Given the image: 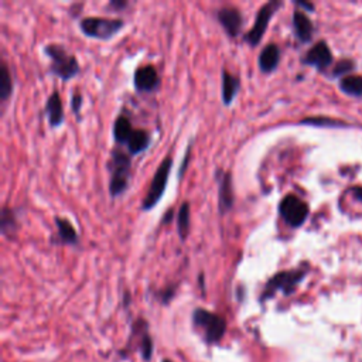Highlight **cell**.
<instances>
[{
    "instance_id": "cell-1",
    "label": "cell",
    "mask_w": 362,
    "mask_h": 362,
    "mask_svg": "<svg viewBox=\"0 0 362 362\" xmlns=\"http://www.w3.org/2000/svg\"><path fill=\"white\" fill-rule=\"evenodd\" d=\"M44 52L49 58V71L55 76L68 81L79 74L78 59L72 54H68L59 44H48Z\"/></svg>"
},
{
    "instance_id": "cell-2",
    "label": "cell",
    "mask_w": 362,
    "mask_h": 362,
    "mask_svg": "<svg viewBox=\"0 0 362 362\" xmlns=\"http://www.w3.org/2000/svg\"><path fill=\"white\" fill-rule=\"evenodd\" d=\"M192 322L197 329L201 331L206 344L219 342L226 331L225 320L205 308H195L192 313Z\"/></svg>"
},
{
    "instance_id": "cell-3",
    "label": "cell",
    "mask_w": 362,
    "mask_h": 362,
    "mask_svg": "<svg viewBox=\"0 0 362 362\" xmlns=\"http://www.w3.org/2000/svg\"><path fill=\"white\" fill-rule=\"evenodd\" d=\"M130 177V157L120 148L112 151L110 158V182L109 192L112 197L122 195L129 185Z\"/></svg>"
},
{
    "instance_id": "cell-4",
    "label": "cell",
    "mask_w": 362,
    "mask_h": 362,
    "mask_svg": "<svg viewBox=\"0 0 362 362\" xmlns=\"http://www.w3.org/2000/svg\"><path fill=\"white\" fill-rule=\"evenodd\" d=\"M304 276H305V272L300 270V269L284 270V272L276 273L264 284V287L260 293V301L263 303V301L272 298L277 291H281L286 296L291 294L296 290V287L298 286V283L304 279Z\"/></svg>"
},
{
    "instance_id": "cell-5",
    "label": "cell",
    "mask_w": 362,
    "mask_h": 362,
    "mask_svg": "<svg viewBox=\"0 0 362 362\" xmlns=\"http://www.w3.org/2000/svg\"><path fill=\"white\" fill-rule=\"evenodd\" d=\"M79 27L86 37L106 41L113 38L124 27V21L120 18L86 17L81 20Z\"/></svg>"
},
{
    "instance_id": "cell-6",
    "label": "cell",
    "mask_w": 362,
    "mask_h": 362,
    "mask_svg": "<svg viewBox=\"0 0 362 362\" xmlns=\"http://www.w3.org/2000/svg\"><path fill=\"white\" fill-rule=\"evenodd\" d=\"M173 167V158L171 156H167L160 165L157 167L154 177L150 182V187L147 189V194L141 202V209L143 211H148L153 209L156 206V204L161 199L165 188H167V182H168V175Z\"/></svg>"
},
{
    "instance_id": "cell-7",
    "label": "cell",
    "mask_w": 362,
    "mask_h": 362,
    "mask_svg": "<svg viewBox=\"0 0 362 362\" xmlns=\"http://www.w3.org/2000/svg\"><path fill=\"white\" fill-rule=\"evenodd\" d=\"M308 211H310L308 205L293 194L286 195L279 204L280 216L287 225L293 228H298L305 222L308 216Z\"/></svg>"
},
{
    "instance_id": "cell-8",
    "label": "cell",
    "mask_w": 362,
    "mask_h": 362,
    "mask_svg": "<svg viewBox=\"0 0 362 362\" xmlns=\"http://www.w3.org/2000/svg\"><path fill=\"white\" fill-rule=\"evenodd\" d=\"M280 6H281V1H279V0H272V1H267L266 4H263V6L257 10V14H256L253 27H252V28L245 34V37H243V40H245L249 45L256 47V45L262 41V38H263V35H264V33H266V30H267V25H269L270 18L274 16V13L277 11V8H279Z\"/></svg>"
},
{
    "instance_id": "cell-9",
    "label": "cell",
    "mask_w": 362,
    "mask_h": 362,
    "mask_svg": "<svg viewBox=\"0 0 362 362\" xmlns=\"http://www.w3.org/2000/svg\"><path fill=\"white\" fill-rule=\"evenodd\" d=\"M218 182V209L222 215L229 212L235 202L233 187H232V175L229 171L218 170L215 174Z\"/></svg>"
},
{
    "instance_id": "cell-10",
    "label": "cell",
    "mask_w": 362,
    "mask_h": 362,
    "mask_svg": "<svg viewBox=\"0 0 362 362\" xmlns=\"http://www.w3.org/2000/svg\"><path fill=\"white\" fill-rule=\"evenodd\" d=\"M218 21L222 25V28L225 30V33L235 38L240 34L242 31V25H243V17L239 8L232 7V6H226L218 10L216 13Z\"/></svg>"
},
{
    "instance_id": "cell-11",
    "label": "cell",
    "mask_w": 362,
    "mask_h": 362,
    "mask_svg": "<svg viewBox=\"0 0 362 362\" xmlns=\"http://www.w3.org/2000/svg\"><path fill=\"white\" fill-rule=\"evenodd\" d=\"M158 86V74L153 65H143L134 72V88L140 92H151Z\"/></svg>"
},
{
    "instance_id": "cell-12",
    "label": "cell",
    "mask_w": 362,
    "mask_h": 362,
    "mask_svg": "<svg viewBox=\"0 0 362 362\" xmlns=\"http://www.w3.org/2000/svg\"><path fill=\"white\" fill-rule=\"evenodd\" d=\"M304 62L313 66H317L318 69L327 68L332 62V55L328 48V45L324 41L317 42L304 57Z\"/></svg>"
},
{
    "instance_id": "cell-13",
    "label": "cell",
    "mask_w": 362,
    "mask_h": 362,
    "mask_svg": "<svg viewBox=\"0 0 362 362\" xmlns=\"http://www.w3.org/2000/svg\"><path fill=\"white\" fill-rule=\"evenodd\" d=\"M280 62V48L276 44H267L259 54V69L263 74L273 72Z\"/></svg>"
},
{
    "instance_id": "cell-14",
    "label": "cell",
    "mask_w": 362,
    "mask_h": 362,
    "mask_svg": "<svg viewBox=\"0 0 362 362\" xmlns=\"http://www.w3.org/2000/svg\"><path fill=\"white\" fill-rule=\"evenodd\" d=\"M45 115H47V119H48V123L51 124V127H58L62 124L64 107H62L61 96L57 90H54L45 102Z\"/></svg>"
},
{
    "instance_id": "cell-15",
    "label": "cell",
    "mask_w": 362,
    "mask_h": 362,
    "mask_svg": "<svg viewBox=\"0 0 362 362\" xmlns=\"http://www.w3.org/2000/svg\"><path fill=\"white\" fill-rule=\"evenodd\" d=\"M240 81L238 76L232 75L226 69L222 71V102L225 106H229L235 96L238 95Z\"/></svg>"
},
{
    "instance_id": "cell-16",
    "label": "cell",
    "mask_w": 362,
    "mask_h": 362,
    "mask_svg": "<svg viewBox=\"0 0 362 362\" xmlns=\"http://www.w3.org/2000/svg\"><path fill=\"white\" fill-rule=\"evenodd\" d=\"M293 25L296 31V37L301 42H308L313 35V24L310 18L303 11H294L293 13Z\"/></svg>"
},
{
    "instance_id": "cell-17",
    "label": "cell",
    "mask_w": 362,
    "mask_h": 362,
    "mask_svg": "<svg viewBox=\"0 0 362 362\" xmlns=\"http://www.w3.org/2000/svg\"><path fill=\"white\" fill-rule=\"evenodd\" d=\"M148 143H150V134L143 129H134L132 136L129 137L126 146H127L129 153L132 156H136V154H140L141 151H144L148 147Z\"/></svg>"
},
{
    "instance_id": "cell-18",
    "label": "cell",
    "mask_w": 362,
    "mask_h": 362,
    "mask_svg": "<svg viewBox=\"0 0 362 362\" xmlns=\"http://www.w3.org/2000/svg\"><path fill=\"white\" fill-rule=\"evenodd\" d=\"M55 225L58 229V240L64 245H78V233L75 230V228L72 226V223L68 219L55 218Z\"/></svg>"
},
{
    "instance_id": "cell-19",
    "label": "cell",
    "mask_w": 362,
    "mask_h": 362,
    "mask_svg": "<svg viewBox=\"0 0 362 362\" xmlns=\"http://www.w3.org/2000/svg\"><path fill=\"white\" fill-rule=\"evenodd\" d=\"M133 127H132V123L129 120V117H126L124 115L119 116L115 123H113V137H115V141L117 144H124L127 143L129 137L132 136L133 133Z\"/></svg>"
},
{
    "instance_id": "cell-20",
    "label": "cell",
    "mask_w": 362,
    "mask_h": 362,
    "mask_svg": "<svg viewBox=\"0 0 362 362\" xmlns=\"http://www.w3.org/2000/svg\"><path fill=\"white\" fill-rule=\"evenodd\" d=\"M189 204L185 201L181 204L178 215H177V229H178V235L181 238V240H185L189 232Z\"/></svg>"
},
{
    "instance_id": "cell-21",
    "label": "cell",
    "mask_w": 362,
    "mask_h": 362,
    "mask_svg": "<svg viewBox=\"0 0 362 362\" xmlns=\"http://www.w3.org/2000/svg\"><path fill=\"white\" fill-rule=\"evenodd\" d=\"M13 92V81L10 71L6 65V62H1L0 66V99L1 102H7V99L11 96Z\"/></svg>"
},
{
    "instance_id": "cell-22",
    "label": "cell",
    "mask_w": 362,
    "mask_h": 362,
    "mask_svg": "<svg viewBox=\"0 0 362 362\" xmlns=\"http://www.w3.org/2000/svg\"><path fill=\"white\" fill-rule=\"evenodd\" d=\"M341 89L349 95L362 93V76H345L339 83Z\"/></svg>"
},
{
    "instance_id": "cell-23",
    "label": "cell",
    "mask_w": 362,
    "mask_h": 362,
    "mask_svg": "<svg viewBox=\"0 0 362 362\" xmlns=\"http://www.w3.org/2000/svg\"><path fill=\"white\" fill-rule=\"evenodd\" d=\"M16 228H17L16 215L13 214V211L10 208H3V211H1V232L4 235H8Z\"/></svg>"
},
{
    "instance_id": "cell-24",
    "label": "cell",
    "mask_w": 362,
    "mask_h": 362,
    "mask_svg": "<svg viewBox=\"0 0 362 362\" xmlns=\"http://www.w3.org/2000/svg\"><path fill=\"white\" fill-rule=\"evenodd\" d=\"M140 348H141L143 358L148 361L150 356H151V351H153V342H151V338H150L147 331L143 332V337H141V341H140Z\"/></svg>"
},
{
    "instance_id": "cell-25",
    "label": "cell",
    "mask_w": 362,
    "mask_h": 362,
    "mask_svg": "<svg viewBox=\"0 0 362 362\" xmlns=\"http://www.w3.org/2000/svg\"><path fill=\"white\" fill-rule=\"evenodd\" d=\"M301 123H307L313 126H335L337 122L327 117H307V119H303Z\"/></svg>"
},
{
    "instance_id": "cell-26",
    "label": "cell",
    "mask_w": 362,
    "mask_h": 362,
    "mask_svg": "<svg viewBox=\"0 0 362 362\" xmlns=\"http://www.w3.org/2000/svg\"><path fill=\"white\" fill-rule=\"evenodd\" d=\"M71 107L74 110L75 115H78L81 112V107H82V95L79 92H75L72 96H71Z\"/></svg>"
},
{
    "instance_id": "cell-27",
    "label": "cell",
    "mask_w": 362,
    "mask_h": 362,
    "mask_svg": "<svg viewBox=\"0 0 362 362\" xmlns=\"http://www.w3.org/2000/svg\"><path fill=\"white\" fill-rule=\"evenodd\" d=\"M351 66H352L351 61H341V62L337 64V66H335V69H334V74H335V75H339V74H342V72H345V71H349Z\"/></svg>"
},
{
    "instance_id": "cell-28",
    "label": "cell",
    "mask_w": 362,
    "mask_h": 362,
    "mask_svg": "<svg viewBox=\"0 0 362 362\" xmlns=\"http://www.w3.org/2000/svg\"><path fill=\"white\" fill-rule=\"evenodd\" d=\"M109 6L117 10V8H124V7L127 6V3H126V1H119V0H112V1L109 3Z\"/></svg>"
},
{
    "instance_id": "cell-29",
    "label": "cell",
    "mask_w": 362,
    "mask_h": 362,
    "mask_svg": "<svg viewBox=\"0 0 362 362\" xmlns=\"http://www.w3.org/2000/svg\"><path fill=\"white\" fill-rule=\"evenodd\" d=\"M297 4L301 6V7H307V8L313 10V4H307V3H303V1H297Z\"/></svg>"
},
{
    "instance_id": "cell-30",
    "label": "cell",
    "mask_w": 362,
    "mask_h": 362,
    "mask_svg": "<svg viewBox=\"0 0 362 362\" xmlns=\"http://www.w3.org/2000/svg\"><path fill=\"white\" fill-rule=\"evenodd\" d=\"M171 218H173V211H170V212H167V214H165V218L163 219V222H165V221H168V219L171 221Z\"/></svg>"
},
{
    "instance_id": "cell-31",
    "label": "cell",
    "mask_w": 362,
    "mask_h": 362,
    "mask_svg": "<svg viewBox=\"0 0 362 362\" xmlns=\"http://www.w3.org/2000/svg\"><path fill=\"white\" fill-rule=\"evenodd\" d=\"M163 362H173V361H170V359H164Z\"/></svg>"
}]
</instances>
